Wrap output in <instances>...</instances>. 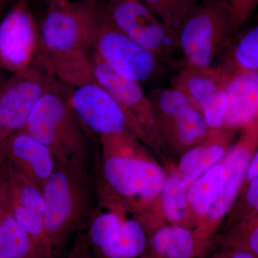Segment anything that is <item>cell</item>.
Here are the masks:
<instances>
[{
  "label": "cell",
  "mask_w": 258,
  "mask_h": 258,
  "mask_svg": "<svg viewBox=\"0 0 258 258\" xmlns=\"http://www.w3.org/2000/svg\"><path fill=\"white\" fill-rule=\"evenodd\" d=\"M101 2L51 3L39 27L36 56L70 87L93 81L92 39Z\"/></svg>",
  "instance_id": "1"
},
{
  "label": "cell",
  "mask_w": 258,
  "mask_h": 258,
  "mask_svg": "<svg viewBox=\"0 0 258 258\" xmlns=\"http://www.w3.org/2000/svg\"><path fill=\"white\" fill-rule=\"evenodd\" d=\"M87 163L56 161L42 189L45 232L52 251L82 230L92 199V179Z\"/></svg>",
  "instance_id": "2"
},
{
  "label": "cell",
  "mask_w": 258,
  "mask_h": 258,
  "mask_svg": "<svg viewBox=\"0 0 258 258\" xmlns=\"http://www.w3.org/2000/svg\"><path fill=\"white\" fill-rule=\"evenodd\" d=\"M58 82L37 102L23 129L46 146L56 161L88 163L89 142L83 126Z\"/></svg>",
  "instance_id": "3"
},
{
  "label": "cell",
  "mask_w": 258,
  "mask_h": 258,
  "mask_svg": "<svg viewBox=\"0 0 258 258\" xmlns=\"http://www.w3.org/2000/svg\"><path fill=\"white\" fill-rule=\"evenodd\" d=\"M233 34L228 1L200 0L178 33L183 63L195 69L212 67Z\"/></svg>",
  "instance_id": "4"
},
{
  "label": "cell",
  "mask_w": 258,
  "mask_h": 258,
  "mask_svg": "<svg viewBox=\"0 0 258 258\" xmlns=\"http://www.w3.org/2000/svg\"><path fill=\"white\" fill-rule=\"evenodd\" d=\"M92 49L117 74L139 83L145 82L154 76L161 60L116 26L104 0H101L98 8Z\"/></svg>",
  "instance_id": "5"
},
{
  "label": "cell",
  "mask_w": 258,
  "mask_h": 258,
  "mask_svg": "<svg viewBox=\"0 0 258 258\" xmlns=\"http://www.w3.org/2000/svg\"><path fill=\"white\" fill-rule=\"evenodd\" d=\"M57 82L48 66L37 56L5 81L0 88V144L25 128L37 102Z\"/></svg>",
  "instance_id": "6"
},
{
  "label": "cell",
  "mask_w": 258,
  "mask_h": 258,
  "mask_svg": "<svg viewBox=\"0 0 258 258\" xmlns=\"http://www.w3.org/2000/svg\"><path fill=\"white\" fill-rule=\"evenodd\" d=\"M93 81L114 98L124 111L134 135L145 142L157 141L158 129L150 98L141 83L117 74L93 52Z\"/></svg>",
  "instance_id": "7"
},
{
  "label": "cell",
  "mask_w": 258,
  "mask_h": 258,
  "mask_svg": "<svg viewBox=\"0 0 258 258\" xmlns=\"http://www.w3.org/2000/svg\"><path fill=\"white\" fill-rule=\"evenodd\" d=\"M107 6L116 26L158 58L171 60L179 50L161 20L139 0H109Z\"/></svg>",
  "instance_id": "8"
},
{
  "label": "cell",
  "mask_w": 258,
  "mask_h": 258,
  "mask_svg": "<svg viewBox=\"0 0 258 258\" xmlns=\"http://www.w3.org/2000/svg\"><path fill=\"white\" fill-rule=\"evenodd\" d=\"M102 166L106 184L120 196L151 200L160 195L166 179L164 171L155 163L112 151Z\"/></svg>",
  "instance_id": "9"
},
{
  "label": "cell",
  "mask_w": 258,
  "mask_h": 258,
  "mask_svg": "<svg viewBox=\"0 0 258 258\" xmlns=\"http://www.w3.org/2000/svg\"><path fill=\"white\" fill-rule=\"evenodd\" d=\"M66 92L75 114L85 128L105 139L125 132H133L124 111L114 98L98 83L71 87Z\"/></svg>",
  "instance_id": "10"
},
{
  "label": "cell",
  "mask_w": 258,
  "mask_h": 258,
  "mask_svg": "<svg viewBox=\"0 0 258 258\" xmlns=\"http://www.w3.org/2000/svg\"><path fill=\"white\" fill-rule=\"evenodd\" d=\"M40 34L28 0H18L0 21V68L14 74L35 60Z\"/></svg>",
  "instance_id": "11"
},
{
  "label": "cell",
  "mask_w": 258,
  "mask_h": 258,
  "mask_svg": "<svg viewBox=\"0 0 258 258\" xmlns=\"http://www.w3.org/2000/svg\"><path fill=\"white\" fill-rule=\"evenodd\" d=\"M0 164L43 189L56 166L50 149L25 131L12 134L0 144Z\"/></svg>",
  "instance_id": "12"
},
{
  "label": "cell",
  "mask_w": 258,
  "mask_h": 258,
  "mask_svg": "<svg viewBox=\"0 0 258 258\" xmlns=\"http://www.w3.org/2000/svg\"><path fill=\"white\" fill-rule=\"evenodd\" d=\"M228 98L224 128H242L258 118V74L232 76L225 86Z\"/></svg>",
  "instance_id": "13"
},
{
  "label": "cell",
  "mask_w": 258,
  "mask_h": 258,
  "mask_svg": "<svg viewBox=\"0 0 258 258\" xmlns=\"http://www.w3.org/2000/svg\"><path fill=\"white\" fill-rule=\"evenodd\" d=\"M253 148L244 142H238L222 159L226 170L221 191L212 205L207 217L210 222L219 221L230 210L246 177Z\"/></svg>",
  "instance_id": "14"
},
{
  "label": "cell",
  "mask_w": 258,
  "mask_h": 258,
  "mask_svg": "<svg viewBox=\"0 0 258 258\" xmlns=\"http://www.w3.org/2000/svg\"><path fill=\"white\" fill-rule=\"evenodd\" d=\"M207 237L179 225L162 227L149 240V258H198Z\"/></svg>",
  "instance_id": "15"
},
{
  "label": "cell",
  "mask_w": 258,
  "mask_h": 258,
  "mask_svg": "<svg viewBox=\"0 0 258 258\" xmlns=\"http://www.w3.org/2000/svg\"><path fill=\"white\" fill-rule=\"evenodd\" d=\"M225 83L220 71L214 66L201 69L182 63L173 78L171 87L182 93L193 106L201 111L217 93L225 88Z\"/></svg>",
  "instance_id": "16"
},
{
  "label": "cell",
  "mask_w": 258,
  "mask_h": 258,
  "mask_svg": "<svg viewBox=\"0 0 258 258\" xmlns=\"http://www.w3.org/2000/svg\"><path fill=\"white\" fill-rule=\"evenodd\" d=\"M214 66L225 83L237 74H258V25L241 32Z\"/></svg>",
  "instance_id": "17"
},
{
  "label": "cell",
  "mask_w": 258,
  "mask_h": 258,
  "mask_svg": "<svg viewBox=\"0 0 258 258\" xmlns=\"http://www.w3.org/2000/svg\"><path fill=\"white\" fill-rule=\"evenodd\" d=\"M234 129H220L210 140L190 149L183 156L179 164L180 175L188 186L223 159L227 139Z\"/></svg>",
  "instance_id": "18"
},
{
  "label": "cell",
  "mask_w": 258,
  "mask_h": 258,
  "mask_svg": "<svg viewBox=\"0 0 258 258\" xmlns=\"http://www.w3.org/2000/svg\"><path fill=\"white\" fill-rule=\"evenodd\" d=\"M0 253L10 258H53L15 221L9 198L0 227Z\"/></svg>",
  "instance_id": "19"
},
{
  "label": "cell",
  "mask_w": 258,
  "mask_h": 258,
  "mask_svg": "<svg viewBox=\"0 0 258 258\" xmlns=\"http://www.w3.org/2000/svg\"><path fill=\"white\" fill-rule=\"evenodd\" d=\"M157 124L158 129L162 125L169 140L181 147L202 142L210 130L203 113L195 106L172 118L157 120Z\"/></svg>",
  "instance_id": "20"
},
{
  "label": "cell",
  "mask_w": 258,
  "mask_h": 258,
  "mask_svg": "<svg viewBox=\"0 0 258 258\" xmlns=\"http://www.w3.org/2000/svg\"><path fill=\"white\" fill-rule=\"evenodd\" d=\"M226 170L222 163L215 164L190 185L188 201L194 212L207 216L221 191Z\"/></svg>",
  "instance_id": "21"
},
{
  "label": "cell",
  "mask_w": 258,
  "mask_h": 258,
  "mask_svg": "<svg viewBox=\"0 0 258 258\" xmlns=\"http://www.w3.org/2000/svg\"><path fill=\"white\" fill-rule=\"evenodd\" d=\"M177 42L184 20L200 0H144Z\"/></svg>",
  "instance_id": "22"
},
{
  "label": "cell",
  "mask_w": 258,
  "mask_h": 258,
  "mask_svg": "<svg viewBox=\"0 0 258 258\" xmlns=\"http://www.w3.org/2000/svg\"><path fill=\"white\" fill-rule=\"evenodd\" d=\"M189 186L180 174L166 178L161 191L163 210L168 220L177 222L186 216L189 207Z\"/></svg>",
  "instance_id": "23"
},
{
  "label": "cell",
  "mask_w": 258,
  "mask_h": 258,
  "mask_svg": "<svg viewBox=\"0 0 258 258\" xmlns=\"http://www.w3.org/2000/svg\"><path fill=\"white\" fill-rule=\"evenodd\" d=\"M123 220L115 212H104L93 219L87 232L92 249L98 248L121 223Z\"/></svg>",
  "instance_id": "24"
},
{
  "label": "cell",
  "mask_w": 258,
  "mask_h": 258,
  "mask_svg": "<svg viewBox=\"0 0 258 258\" xmlns=\"http://www.w3.org/2000/svg\"><path fill=\"white\" fill-rule=\"evenodd\" d=\"M223 244L226 249L247 251L258 258V220L231 232Z\"/></svg>",
  "instance_id": "25"
},
{
  "label": "cell",
  "mask_w": 258,
  "mask_h": 258,
  "mask_svg": "<svg viewBox=\"0 0 258 258\" xmlns=\"http://www.w3.org/2000/svg\"><path fill=\"white\" fill-rule=\"evenodd\" d=\"M232 16L234 34L240 31L258 8V0H227Z\"/></svg>",
  "instance_id": "26"
},
{
  "label": "cell",
  "mask_w": 258,
  "mask_h": 258,
  "mask_svg": "<svg viewBox=\"0 0 258 258\" xmlns=\"http://www.w3.org/2000/svg\"><path fill=\"white\" fill-rule=\"evenodd\" d=\"M66 258H95L87 232L81 230L76 234L72 247Z\"/></svg>",
  "instance_id": "27"
},
{
  "label": "cell",
  "mask_w": 258,
  "mask_h": 258,
  "mask_svg": "<svg viewBox=\"0 0 258 258\" xmlns=\"http://www.w3.org/2000/svg\"><path fill=\"white\" fill-rule=\"evenodd\" d=\"M247 191V201L254 210L258 211V175L251 180Z\"/></svg>",
  "instance_id": "28"
},
{
  "label": "cell",
  "mask_w": 258,
  "mask_h": 258,
  "mask_svg": "<svg viewBox=\"0 0 258 258\" xmlns=\"http://www.w3.org/2000/svg\"><path fill=\"white\" fill-rule=\"evenodd\" d=\"M212 258H257L250 252L241 249H226L224 252L215 254Z\"/></svg>",
  "instance_id": "29"
},
{
  "label": "cell",
  "mask_w": 258,
  "mask_h": 258,
  "mask_svg": "<svg viewBox=\"0 0 258 258\" xmlns=\"http://www.w3.org/2000/svg\"><path fill=\"white\" fill-rule=\"evenodd\" d=\"M8 201V190H7L6 183L3 172L0 169V227L3 221V215H4L5 206Z\"/></svg>",
  "instance_id": "30"
},
{
  "label": "cell",
  "mask_w": 258,
  "mask_h": 258,
  "mask_svg": "<svg viewBox=\"0 0 258 258\" xmlns=\"http://www.w3.org/2000/svg\"><path fill=\"white\" fill-rule=\"evenodd\" d=\"M258 175V149L254 153L252 157H251L249 161L248 168H247L246 178L250 181L254 179L256 176Z\"/></svg>",
  "instance_id": "31"
},
{
  "label": "cell",
  "mask_w": 258,
  "mask_h": 258,
  "mask_svg": "<svg viewBox=\"0 0 258 258\" xmlns=\"http://www.w3.org/2000/svg\"><path fill=\"white\" fill-rule=\"evenodd\" d=\"M10 0H0V21H1L2 16H3V13L5 8H6L7 5L9 3Z\"/></svg>",
  "instance_id": "32"
},
{
  "label": "cell",
  "mask_w": 258,
  "mask_h": 258,
  "mask_svg": "<svg viewBox=\"0 0 258 258\" xmlns=\"http://www.w3.org/2000/svg\"><path fill=\"white\" fill-rule=\"evenodd\" d=\"M71 0H51V3H68V2H71Z\"/></svg>",
  "instance_id": "33"
},
{
  "label": "cell",
  "mask_w": 258,
  "mask_h": 258,
  "mask_svg": "<svg viewBox=\"0 0 258 258\" xmlns=\"http://www.w3.org/2000/svg\"><path fill=\"white\" fill-rule=\"evenodd\" d=\"M0 258H10L8 257H6V256L3 255V254H2L0 253Z\"/></svg>",
  "instance_id": "34"
},
{
  "label": "cell",
  "mask_w": 258,
  "mask_h": 258,
  "mask_svg": "<svg viewBox=\"0 0 258 258\" xmlns=\"http://www.w3.org/2000/svg\"><path fill=\"white\" fill-rule=\"evenodd\" d=\"M1 88V87H0ZM0 123H1V109H0Z\"/></svg>",
  "instance_id": "35"
},
{
  "label": "cell",
  "mask_w": 258,
  "mask_h": 258,
  "mask_svg": "<svg viewBox=\"0 0 258 258\" xmlns=\"http://www.w3.org/2000/svg\"><path fill=\"white\" fill-rule=\"evenodd\" d=\"M54 258H55V257H54Z\"/></svg>",
  "instance_id": "36"
}]
</instances>
